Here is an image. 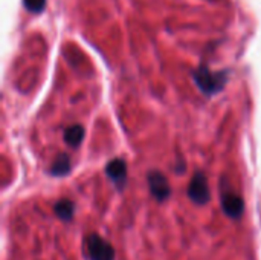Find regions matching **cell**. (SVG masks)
I'll return each mask as SVG.
<instances>
[{
	"label": "cell",
	"instance_id": "1",
	"mask_svg": "<svg viewBox=\"0 0 261 260\" xmlns=\"http://www.w3.org/2000/svg\"><path fill=\"white\" fill-rule=\"evenodd\" d=\"M193 75L200 92L210 97L219 93L228 83V72H214L206 66H200Z\"/></svg>",
	"mask_w": 261,
	"mask_h": 260
},
{
	"label": "cell",
	"instance_id": "2",
	"mask_svg": "<svg viewBox=\"0 0 261 260\" xmlns=\"http://www.w3.org/2000/svg\"><path fill=\"white\" fill-rule=\"evenodd\" d=\"M86 247L90 260H115V248L98 234H90L86 239Z\"/></svg>",
	"mask_w": 261,
	"mask_h": 260
},
{
	"label": "cell",
	"instance_id": "3",
	"mask_svg": "<svg viewBox=\"0 0 261 260\" xmlns=\"http://www.w3.org/2000/svg\"><path fill=\"white\" fill-rule=\"evenodd\" d=\"M188 196L197 205H205V204L210 202L211 193H210L206 176L202 172H197L193 176V179H191V182L188 185Z\"/></svg>",
	"mask_w": 261,
	"mask_h": 260
},
{
	"label": "cell",
	"instance_id": "4",
	"mask_svg": "<svg viewBox=\"0 0 261 260\" xmlns=\"http://www.w3.org/2000/svg\"><path fill=\"white\" fill-rule=\"evenodd\" d=\"M147 181H148V187H150V192L151 195L159 201V202H164L170 198L171 195V187L168 184V179L165 178V175H162L161 172H156V170H151L148 175H147Z\"/></svg>",
	"mask_w": 261,
	"mask_h": 260
},
{
	"label": "cell",
	"instance_id": "5",
	"mask_svg": "<svg viewBox=\"0 0 261 260\" xmlns=\"http://www.w3.org/2000/svg\"><path fill=\"white\" fill-rule=\"evenodd\" d=\"M106 173L119 190L124 188V185L127 182V164L124 159H121V158L112 159L106 166Z\"/></svg>",
	"mask_w": 261,
	"mask_h": 260
},
{
	"label": "cell",
	"instance_id": "6",
	"mask_svg": "<svg viewBox=\"0 0 261 260\" xmlns=\"http://www.w3.org/2000/svg\"><path fill=\"white\" fill-rule=\"evenodd\" d=\"M222 208L229 218L239 219L245 211V202L239 195L232 192H225L222 195Z\"/></svg>",
	"mask_w": 261,
	"mask_h": 260
},
{
	"label": "cell",
	"instance_id": "7",
	"mask_svg": "<svg viewBox=\"0 0 261 260\" xmlns=\"http://www.w3.org/2000/svg\"><path fill=\"white\" fill-rule=\"evenodd\" d=\"M49 172L52 176H66L70 172V158L66 153L58 155L55 161L52 162Z\"/></svg>",
	"mask_w": 261,
	"mask_h": 260
},
{
	"label": "cell",
	"instance_id": "8",
	"mask_svg": "<svg viewBox=\"0 0 261 260\" xmlns=\"http://www.w3.org/2000/svg\"><path fill=\"white\" fill-rule=\"evenodd\" d=\"M54 211H55V215H57L61 221L69 222V221H72V218H73L75 205H73V202L69 201V199H60V201L55 204Z\"/></svg>",
	"mask_w": 261,
	"mask_h": 260
},
{
	"label": "cell",
	"instance_id": "9",
	"mask_svg": "<svg viewBox=\"0 0 261 260\" xmlns=\"http://www.w3.org/2000/svg\"><path fill=\"white\" fill-rule=\"evenodd\" d=\"M83 139H84V127L83 126L75 124V126H70V127L66 129V132H64V141L70 147H78Z\"/></svg>",
	"mask_w": 261,
	"mask_h": 260
},
{
	"label": "cell",
	"instance_id": "10",
	"mask_svg": "<svg viewBox=\"0 0 261 260\" xmlns=\"http://www.w3.org/2000/svg\"><path fill=\"white\" fill-rule=\"evenodd\" d=\"M23 5L29 12L40 14L46 6V0H23Z\"/></svg>",
	"mask_w": 261,
	"mask_h": 260
}]
</instances>
